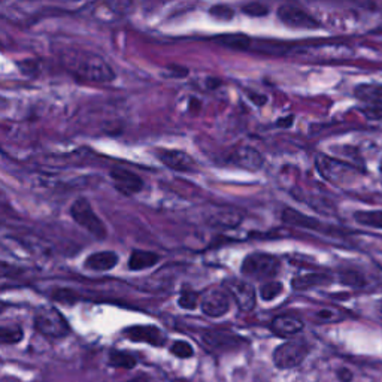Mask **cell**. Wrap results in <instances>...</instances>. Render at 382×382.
<instances>
[{
    "label": "cell",
    "mask_w": 382,
    "mask_h": 382,
    "mask_svg": "<svg viewBox=\"0 0 382 382\" xmlns=\"http://www.w3.org/2000/svg\"><path fill=\"white\" fill-rule=\"evenodd\" d=\"M200 106H202V102L199 100V99H196V98H191V100H190V103H188V109H190V113H199V109H200Z\"/></svg>",
    "instance_id": "39"
},
{
    "label": "cell",
    "mask_w": 382,
    "mask_h": 382,
    "mask_svg": "<svg viewBox=\"0 0 382 382\" xmlns=\"http://www.w3.org/2000/svg\"><path fill=\"white\" fill-rule=\"evenodd\" d=\"M123 382H151L150 378L147 375H138L132 379H127V381H123Z\"/></svg>",
    "instance_id": "40"
},
{
    "label": "cell",
    "mask_w": 382,
    "mask_h": 382,
    "mask_svg": "<svg viewBox=\"0 0 382 382\" xmlns=\"http://www.w3.org/2000/svg\"><path fill=\"white\" fill-rule=\"evenodd\" d=\"M72 60L71 71L79 81L91 84H109L115 81L117 73L114 68L98 54L84 51Z\"/></svg>",
    "instance_id": "1"
},
{
    "label": "cell",
    "mask_w": 382,
    "mask_h": 382,
    "mask_svg": "<svg viewBox=\"0 0 382 382\" xmlns=\"http://www.w3.org/2000/svg\"><path fill=\"white\" fill-rule=\"evenodd\" d=\"M35 327L45 338L51 339H61L71 333L66 318L50 305H43L36 309Z\"/></svg>",
    "instance_id": "3"
},
{
    "label": "cell",
    "mask_w": 382,
    "mask_h": 382,
    "mask_svg": "<svg viewBox=\"0 0 382 382\" xmlns=\"http://www.w3.org/2000/svg\"><path fill=\"white\" fill-rule=\"evenodd\" d=\"M277 15L285 26L293 27V29L315 30L321 27L318 20H315L309 12L294 5H289V4L281 5L277 11Z\"/></svg>",
    "instance_id": "6"
},
{
    "label": "cell",
    "mask_w": 382,
    "mask_h": 382,
    "mask_svg": "<svg viewBox=\"0 0 382 382\" xmlns=\"http://www.w3.org/2000/svg\"><path fill=\"white\" fill-rule=\"evenodd\" d=\"M248 94V99L254 103V105H256V106H259V108H263L267 102H269V98H267V96L266 94H263V93H257V91H248L247 93Z\"/></svg>",
    "instance_id": "32"
},
{
    "label": "cell",
    "mask_w": 382,
    "mask_h": 382,
    "mask_svg": "<svg viewBox=\"0 0 382 382\" xmlns=\"http://www.w3.org/2000/svg\"><path fill=\"white\" fill-rule=\"evenodd\" d=\"M242 215L232 208H222L218 211H214L212 215L208 218V222L212 227L220 229H232L241 222Z\"/></svg>",
    "instance_id": "19"
},
{
    "label": "cell",
    "mask_w": 382,
    "mask_h": 382,
    "mask_svg": "<svg viewBox=\"0 0 382 382\" xmlns=\"http://www.w3.org/2000/svg\"><path fill=\"white\" fill-rule=\"evenodd\" d=\"M230 293L222 289L206 291L200 299V308L205 315L220 318L230 311Z\"/></svg>",
    "instance_id": "7"
},
{
    "label": "cell",
    "mask_w": 382,
    "mask_h": 382,
    "mask_svg": "<svg viewBox=\"0 0 382 382\" xmlns=\"http://www.w3.org/2000/svg\"><path fill=\"white\" fill-rule=\"evenodd\" d=\"M118 264V254L114 251L93 252L87 257L84 266L93 272H108Z\"/></svg>",
    "instance_id": "15"
},
{
    "label": "cell",
    "mask_w": 382,
    "mask_h": 382,
    "mask_svg": "<svg viewBox=\"0 0 382 382\" xmlns=\"http://www.w3.org/2000/svg\"><path fill=\"white\" fill-rule=\"evenodd\" d=\"M158 262H160V256L153 251L133 249L130 252L129 263H127V266H129V269L133 270V272H139V270L154 267Z\"/></svg>",
    "instance_id": "17"
},
{
    "label": "cell",
    "mask_w": 382,
    "mask_h": 382,
    "mask_svg": "<svg viewBox=\"0 0 382 382\" xmlns=\"http://www.w3.org/2000/svg\"><path fill=\"white\" fill-rule=\"evenodd\" d=\"M110 181H113L117 191L124 196H135L143 190V180L138 173L123 167H114L109 172Z\"/></svg>",
    "instance_id": "8"
},
{
    "label": "cell",
    "mask_w": 382,
    "mask_h": 382,
    "mask_svg": "<svg viewBox=\"0 0 382 382\" xmlns=\"http://www.w3.org/2000/svg\"><path fill=\"white\" fill-rule=\"evenodd\" d=\"M227 291L230 293V296L234 299L236 305L239 306V309H242L245 312L254 309L257 301V293L256 289H254V285L248 281H229L226 284Z\"/></svg>",
    "instance_id": "9"
},
{
    "label": "cell",
    "mask_w": 382,
    "mask_h": 382,
    "mask_svg": "<svg viewBox=\"0 0 382 382\" xmlns=\"http://www.w3.org/2000/svg\"><path fill=\"white\" fill-rule=\"evenodd\" d=\"M341 282L353 286V289H360V286L366 285V279L361 274L356 272V270H345V272L341 274Z\"/></svg>",
    "instance_id": "29"
},
{
    "label": "cell",
    "mask_w": 382,
    "mask_h": 382,
    "mask_svg": "<svg viewBox=\"0 0 382 382\" xmlns=\"http://www.w3.org/2000/svg\"><path fill=\"white\" fill-rule=\"evenodd\" d=\"M270 329H272V331L279 338H293L304 330V321H301L297 316L279 315L274 318L272 324H270Z\"/></svg>",
    "instance_id": "14"
},
{
    "label": "cell",
    "mask_w": 382,
    "mask_h": 382,
    "mask_svg": "<svg viewBox=\"0 0 382 382\" xmlns=\"http://www.w3.org/2000/svg\"><path fill=\"white\" fill-rule=\"evenodd\" d=\"M230 163L245 170L257 172L263 167L264 160H263V155L256 148L244 145L233 151V154L230 155Z\"/></svg>",
    "instance_id": "12"
},
{
    "label": "cell",
    "mask_w": 382,
    "mask_h": 382,
    "mask_svg": "<svg viewBox=\"0 0 382 382\" xmlns=\"http://www.w3.org/2000/svg\"><path fill=\"white\" fill-rule=\"evenodd\" d=\"M57 293H58V294H53V297H54L56 300L66 301V304H72V301L75 300L73 291H69V290H58Z\"/></svg>",
    "instance_id": "35"
},
{
    "label": "cell",
    "mask_w": 382,
    "mask_h": 382,
    "mask_svg": "<svg viewBox=\"0 0 382 382\" xmlns=\"http://www.w3.org/2000/svg\"><path fill=\"white\" fill-rule=\"evenodd\" d=\"M379 309H381V312H382V300H381V304H379Z\"/></svg>",
    "instance_id": "41"
},
{
    "label": "cell",
    "mask_w": 382,
    "mask_h": 382,
    "mask_svg": "<svg viewBox=\"0 0 382 382\" xmlns=\"http://www.w3.org/2000/svg\"><path fill=\"white\" fill-rule=\"evenodd\" d=\"M336 375H338V379H339L341 382H353V379H354L353 372L349 371L348 368H341V369H338Z\"/></svg>",
    "instance_id": "36"
},
{
    "label": "cell",
    "mask_w": 382,
    "mask_h": 382,
    "mask_svg": "<svg viewBox=\"0 0 382 382\" xmlns=\"http://www.w3.org/2000/svg\"><path fill=\"white\" fill-rule=\"evenodd\" d=\"M356 98L363 102H382V84H361L354 90Z\"/></svg>",
    "instance_id": "20"
},
{
    "label": "cell",
    "mask_w": 382,
    "mask_h": 382,
    "mask_svg": "<svg viewBox=\"0 0 382 382\" xmlns=\"http://www.w3.org/2000/svg\"><path fill=\"white\" fill-rule=\"evenodd\" d=\"M315 318H316L318 321H324V323H331V321L339 320L338 315L334 314L333 311H330V309H321V311H318V312L315 314Z\"/></svg>",
    "instance_id": "33"
},
{
    "label": "cell",
    "mask_w": 382,
    "mask_h": 382,
    "mask_svg": "<svg viewBox=\"0 0 382 382\" xmlns=\"http://www.w3.org/2000/svg\"><path fill=\"white\" fill-rule=\"evenodd\" d=\"M24 336L23 329L19 326H4L0 329V341H2L4 345H12V344H19Z\"/></svg>",
    "instance_id": "24"
},
{
    "label": "cell",
    "mask_w": 382,
    "mask_h": 382,
    "mask_svg": "<svg viewBox=\"0 0 382 382\" xmlns=\"http://www.w3.org/2000/svg\"><path fill=\"white\" fill-rule=\"evenodd\" d=\"M241 338L234 336L229 331H217V330H206L202 333V344L211 349V351H220V349H230L241 344Z\"/></svg>",
    "instance_id": "13"
},
{
    "label": "cell",
    "mask_w": 382,
    "mask_h": 382,
    "mask_svg": "<svg viewBox=\"0 0 382 382\" xmlns=\"http://www.w3.org/2000/svg\"><path fill=\"white\" fill-rule=\"evenodd\" d=\"M205 84H206V87H208L210 90H217L218 87H221V79H218V78H214V76H208V78H206V81H205Z\"/></svg>",
    "instance_id": "38"
},
{
    "label": "cell",
    "mask_w": 382,
    "mask_h": 382,
    "mask_svg": "<svg viewBox=\"0 0 382 382\" xmlns=\"http://www.w3.org/2000/svg\"><path fill=\"white\" fill-rule=\"evenodd\" d=\"M170 353L177 358H190L195 356V349L187 341H175L170 345Z\"/></svg>",
    "instance_id": "28"
},
{
    "label": "cell",
    "mask_w": 382,
    "mask_h": 382,
    "mask_svg": "<svg viewBox=\"0 0 382 382\" xmlns=\"http://www.w3.org/2000/svg\"><path fill=\"white\" fill-rule=\"evenodd\" d=\"M210 15L217 21H232L234 19L236 12L229 5L218 4V5H214L210 8Z\"/></svg>",
    "instance_id": "26"
},
{
    "label": "cell",
    "mask_w": 382,
    "mask_h": 382,
    "mask_svg": "<svg viewBox=\"0 0 382 382\" xmlns=\"http://www.w3.org/2000/svg\"><path fill=\"white\" fill-rule=\"evenodd\" d=\"M241 11L248 15L251 19H262V17H267L270 9L267 5L262 4V2H249L247 5H244L241 8Z\"/></svg>",
    "instance_id": "27"
},
{
    "label": "cell",
    "mask_w": 382,
    "mask_h": 382,
    "mask_svg": "<svg viewBox=\"0 0 382 382\" xmlns=\"http://www.w3.org/2000/svg\"><path fill=\"white\" fill-rule=\"evenodd\" d=\"M381 170H382V162H381Z\"/></svg>",
    "instance_id": "42"
},
{
    "label": "cell",
    "mask_w": 382,
    "mask_h": 382,
    "mask_svg": "<svg viewBox=\"0 0 382 382\" xmlns=\"http://www.w3.org/2000/svg\"><path fill=\"white\" fill-rule=\"evenodd\" d=\"M71 217L75 220L79 227L87 230L90 234L98 239H106L108 229L102 218L94 212L91 203L86 197L76 199L71 206Z\"/></svg>",
    "instance_id": "4"
},
{
    "label": "cell",
    "mask_w": 382,
    "mask_h": 382,
    "mask_svg": "<svg viewBox=\"0 0 382 382\" xmlns=\"http://www.w3.org/2000/svg\"><path fill=\"white\" fill-rule=\"evenodd\" d=\"M157 158L166 167L177 172H191L196 169L195 158L185 151L180 150H160L157 151Z\"/></svg>",
    "instance_id": "10"
},
{
    "label": "cell",
    "mask_w": 382,
    "mask_h": 382,
    "mask_svg": "<svg viewBox=\"0 0 382 382\" xmlns=\"http://www.w3.org/2000/svg\"><path fill=\"white\" fill-rule=\"evenodd\" d=\"M123 334L133 342H143L153 346L165 344V334L157 326H132L124 329Z\"/></svg>",
    "instance_id": "11"
},
{
    "label": "cell",
    "mask_w": 382,
    "mask_h": 382,
    "mask_svg": "<svg viewBox=\"0 0 382 382\" xmlns=\"http://www.w3.org/2000/svg\"><path fill=\"white\" fill-rule=\"evenodd\" d=\"M109 364L115 369H133L138 360L133 354L125 351H114L109 356Z\"/></svg>",
    "instance_id": "22"
},
{
    "label": "cell",
    "mask_w": 382,
    "mask_h": 382,
    "mask_svg": "<svg viewBox=\"0 0 382 382\" xmlns=\"http://www.w3.org/2000/svg\"><path fill=\"white\" fill-rule=\"evenodd\" d=\"M363 114L369 120H382V102H371L363 109Z\"/></svg>",
    "instance_id": "31"
},
{
    "label": "cell",
    "mask_w": 382,
    "mask_h": 382,
    "mask_svg": "<svg viewBox=\"0 0 382 382\" xmlns=\"http://www.w3.org/2000/svg\"><path fill=\"white\" fill-rule=\"evenodd\" d=\"M281 293H282V284H281L279 281H275V279L266 281V282L260 286V297H262L264 301H270V300L277 299Z\"/></svg>",
    "instance_id": "25"
},
{
    "label": "cell",
    "mask_w": 382,
    "mask_h": 382,
    "mask_svg": "<svg viewBox=\"0 0 382 382\" xmlns=\"http://www.w3.org/2000/svg\"><path fill=\"white\" fill-rule=\"evenodd\" d=\"M354 220L361 226L382 230V211H357Z\"/></svg>",
    "instance_id": "23"
},
{
    "label": "cell",
    "mask_w": 382,
    "mask_h": 382,
    "mask_svg": "<svg viewBox=\"0 0 382 382\" xmlns=\"http://www.w3.org/2000/svg\"><path fill=\"white\" fill-rule=\"evenodd\" d=\"M199 294L195 293V291H184L180 299H178V305L182 308V309H187V311H193L197 308L199 305Z\"/></svg>",
    "instance_id": "30"
},
{
    "label": "cell",
    "mask_w": 382,
    "mask_h": 382,
    "mask_svg": "<svg viewBox=\"0 0 382 382\" xmlns=\"http://www.w3.org/2000/svg\"><path fill=\"white\" fill-rule=\"evenodd\" d=\"M331 282V277L323 272H311L306 275H300L293 278L291 286L296 291H305L314 286H321V285H329Z\"/></svg>",
    "instance_id": "18"
},
{
    "label": "cell",
    "mask_w": 382,
    "mask_h": 382,
    "mask_svg": "<svg viewBox=\"0 0 382 382\" xmlns=\"http://www.w3.org/2000/svg\"><path fill=\"white\" fill-rule=\"evenodd\" d=\"M167 75L172 76V78H185L188 76V69L187 68H182V66H178V65H172L167 68Z\"/></svg>",
    "instance_id": "34"
},
{
    "label": "cell",
    "mask_w": 382,
    "mask_h": 382,
    "mask_svg": "<svg viewBox=\"0 0 382 382\" xmlns=\"http://www.w3.org/2000/svg\"><path fill=\"white\" fill-rule=\"evenodd\" d=\"M311 346L305 339H293L275 348L272 360L278 369H294L309 356Z\"/></svg>",
    "instance_id": "5"
},
{
    "label": "cell",
    "mask_w": 382,
    "mask_h": 382,
    "mask_svg": "<svg viewBox=\"0 0 382 382\" xmlns=\"http://www.w3.org/2000/svg\"><path fill=\"white\" fill-rule=\"evenodd\" d=\"M217 43L230 48V50H248L251 48V39L245 35H221L215 39Z\"/></svg>",
    "instance_id": "21"
},
{
    "label": "cell",
    "mask_w": 382,
    "mask_h": 382,
    "mask_svg": "<svg viewBox=\"0 0 382 382\" xmlns=\"http://www.w3.org/2000/svg\"><path fill=\"white\" fill-rule=\"evenodd\" d=\"M281 217H282L284 222H286V224H290V226H294V227L308 229V230H320L321 229L320 221L315 220V218H311L305 214H301L296 210H291V208L284 210Z\"/></svg>",
    "instance_id": "16"
},
{
    "label": "cell",
    "mask_w": 382,
    "mask_h": 382,
    "mask_svg": "<svg viewBox=\"0 0 382 382\" xmlns=\"http://www.w3.org/2000/svg\"><path fill=\"white\" fill-rule=\"evenodd\" d=\"M241 272L244 277L256 281L275 279L281 272V262L278 257L264 252L248 254L242 262Z\"/></svg>",
    "instance_id": "2"
},
{
    "label": "cell",
    "mask_w": 382,
    "mask_h": 382,
    "mask_svg": "<svg viewBox=\"0 0 382 382\" xmlns=\"http://www.w3.org/2000/svg\"><path fill=\"white\" fill-rule=\"evenodd\" d=\"M294 123V115H286V117H281L277 121L278 127H282V129H286V127H291Z\"/></svg>",
    "instance_id": "37"
}]
</instances>
